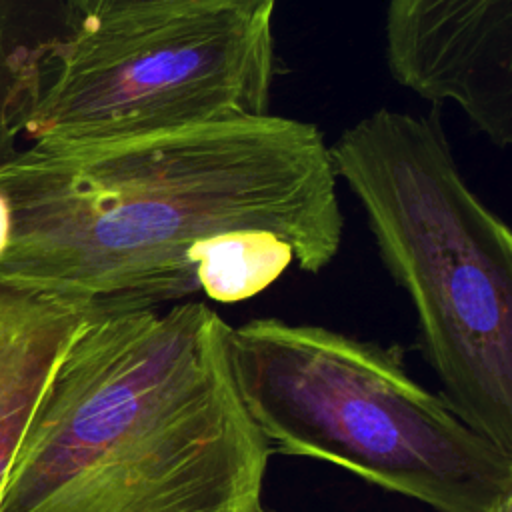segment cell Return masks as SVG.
<instances>
[{
	"label": "cell",
	"mask_w": 512,
	"mask_h": 512,
	"mask_svg": "<svg viewBox=\"0 0 512 512\" xmlns=\"http://www.w3.org/2000/svg\"><path fill=\"white\" fill-rule=\"evenodd\" d=\"M274 4H206L78 24L24 140H118L270 114Z\"/></svg>",
	"instance_id": "obj_5"
},
{
	"label": "cell",
	"mask_w": 512,
	"mask_h": 512,
	"mask_svg": "<svg viewBox=\"0 0 512 512\" xmlns=\"http://www.w3.org/2000/svg\"><path fill=\"white\" fill-rule=\"evenodd\" d=\"M202 298L98 300L60 356L0 490V512H268L272 450Z\"/></svg>",
	"instance_id": "obj_2"
},
{
	"label": "cell",
	"mask_w": 512,
	"mask_h": 512,
	"mask_svg": "<svg viewBox=\"0 0 512 512\" xmlns=\"http://www.w3.org/2000/svg\"><path fill=\"white\" fill-rule=\"evenodd\" d=\"M416 314L446 402L512 452V234L466 184L436 114L380 108L328 146Z\"/></svg>",
	"instance_id": "obj_3"
},
{
	"label": "cell",
	"mask_w": 512,
	"mask_h": 512,
	"mask_svg": "<svg viewBox=\"0 0 512 512\" xmlns=\"http://www.w3.org/2000/svg\"><path fill=\"white\" fill-rule=\"evenodd\" d=\"M96 302L0 280V490L60 356Z\"/></svg>",
	"instance_id": "obj_7"
},
{
	"label": "cell",
	"mask_w": 512,
	"mask_h": 512,
	"mask_svg": "<svg viewBox=\"0 0 512 512\" xmlns=\"http://www.w3.org/2000/svg\"><path fill=\"white\" fill-rule=\"evenodd\" d=\"M74 30L66 0H0V164L18 150L56 52Z\"/></svg>",
	"instance_id": "obj_8"
},
{
	"label": "cell",
	"mask_w": 512,
	"mask_h": 512,
	"mask_svg": "<svg viewBox=\"0 0 512 512\" xmlns=\"http://www.w3.org/2000/svg\"><path fill=\"white\" fill-rule=\"evenodd\" d=\"M0 164V280L134 306L248 300L316 274L344 218L322 132L266 114L168 134L26 140Z\"/></svg>",
	"instance_id": "obj_1"
},
{
	"label": "cell",
	"mask_w": 512,
	"mask_h": 512,
	"mask_svg": "<svg viewBox=\"0 0 512 512\" xmlns=\"http://www.w3.org/2000/svg\"><path fill=\"white\" fill-rule=\"evenodd\" d=\"M384 32L400 86L454 102L496 146L512 142V0H390Z\"/></svg>",
	"instance_id": "obj_6"
},
{
	"label": "cell",
	"mask_w": 512,
	"mask_h": 512,
	"mask_svg": "<svg viewBox=\"0 0 512 512\" xmlns=\"http://www.w3.org/2000/svg\"><path fill=\"white\" fill-rule=\"evenodd\" d=\"M228 358L272 452L330 462L436 512H512V452L416 382L398 346L268 316L230 326Z\"/></svg>",
	"instance_id": "obj_4"
},
{
	"label": "cell",
	"mask_w": 512,
	"mask_h": 512,
	"mask_svg": "<svg viewBox=\"0 0 512 512\" xmlns=\"http://www.w3.org/2000/svg\"><path fill=\"white\" fill-rule=\"evenodd\" d=\"M76 24L108 20L130 14L144 12H162L190 6H206V4H274L278 0H66Z\"/></svg>",
	"instance_id": "obj_9"
},
{
	"label": "cell",
	"mask_w": 512,
	"mask_h": 512,
	"mask_svg": "<svg viewBox=\"0 0 512 512\" xmlns=\"http://www.w3.org/2000/svg\"><path fill=\"white\" fill-rule=\"evenodd\" d=\"M10 238V210L6 204V198L0 194V256L6 250Z\"/></svg>",
	"instance_id": "obj_10"
}]
</instances>
